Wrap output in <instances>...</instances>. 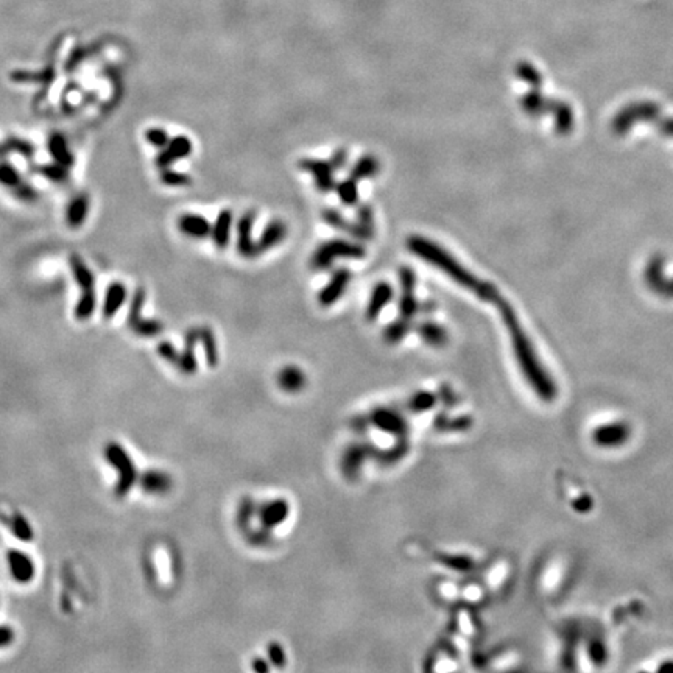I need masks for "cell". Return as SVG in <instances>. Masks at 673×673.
<instances>
[{
    "mask_svg": "<svg viewBox=\"0 0 673 673\" xmlns=\"http://www.w3.org/2000/svg\"><path fill=\"white\" fill-rule=\"evenodd\" d=\"M502 317L510 331L516 359L519 362L524 376L527 378L528 384L532 385L533 390L538 393V396L542 400H553L555 396H557V387H555L551 376H547V373L540 365L538 357H536L532 344H530L528 338L526 335V332L521 329L519 323H517V320L513 313V308L507 304H504Z\"/></svg>",
    "mask_w": 673,
    "mask_h": 673,
    "instance_id": "obj_1",
    "label": "cell"
},
{
    "mask_svg": "<svg viewBox=\"0 0 673 673\" xmlns=\"http://www.w3.org/2000/svg\"><path fill=\"white\" fill-rule=\"evenodd\" d=\"M409 246H410V251L415 252L416 256L425 259V261H429L430 264H434L435 267L443 270L444 273L452 277L454 281L477 293V296H480L483 301H492L497 298V290L494 288L491 284H485L479 281L477 277H474L465 267H461L452 256L448 255V252L443 248H440L438 245L432 243L429 240L421 237H412L409 240Z\"/></svg>",
    "mask_w": 673,
    "mask_h": 673,
    "instance_id": "obj_2",
    "label": "cell"
},
{
    "mask_svg": "<svg viewBox=\"0 0 673 673\" xmlns=\"http://www.w3.org/2000/svg\"><path fill=\"white\" fill-rule=\"evenodd\" d=\"M103 455L108 465L117 471L114 494L117 497L127 496V494L138 485V480H139V471L134 465L131 455L128 454V450L123 448L122 444L116 441H111L104 446Z\"/></svg>",
    "mask_w": 673,
    "mask_h": 673,
    "instance_id": "obj_3",
    "label": "cell"
},
{
    "mask_svg": "<svg viewBox=\"0 0 673 673\" xmlns=\"http://www.w3.org/2000/svg\"><path fill=\"white\" fill-rule=\"evenodd\" d=\"M71 270L73 275V279L82 288V296L75 306V318L80 321L89 320L95 312L97 298H95V279L88 265L80 256H71Z\"/></svg>",
    "mask_w": 673,
    "mask_h": 673,
    "instance_id": "obj_4",
    "label": "cell"
},
{
    "mask_svg": "<svg viewBox=\"0 0 673 673\" xmlns=\"http://www.w3.org/2000/svg\"><path fill=\"white\" fill-rule=\"evenodd\" d=\"M145 302V292L142 288L136 290V293L131 299V306H129V313H128V326L136 335H139L142 338H150L156 337L158 333L164 331L163 323H159L156 320H144L142 318V307H144Z\"/></svg>",
    "mask_w": 673,
    "mask_h": 673,
    "instance_id": "obj_5",
    "label": "cell"
},
{
    "mask_svg": "<svg viewBox=\"0 0 673 673\" xmlns=\"http://www.w3.org/2000/svg\"><path fill=\"white\" fill-rule=\"evenodd\" d=\"M7 566L10 577L19 584H27L36 575V564L27 552L19 548H10L7 552Z\"/></svg>",
    "mask_w": 673,
    "mask_h": 673,
    "instance_id": "obj_6",
    "label": "cell"
},
{
    "mask_svg": "<svg viewBox=\"0 0 673 673\" xmlns=\"http://www.w3.org/2000/svg\"><path fill=\"white\" fill-rule=\"evenodd\" d=\"M192 153V142L186 136H176L160 150L156 156V165L160 169H169L176 160L190 156Z\"/></svg>",
    "mask_w": 673,
    "mask_h": 673,
    "instance_id": "obj_7",
    "label": "cell"
},
{
    "mask_svg": "<svg viewBox=\"0 0 673 673\" xmlns=\"http://www.w3.org/2000/svg\"><path fill=\"white\" fill-rule=\"evenodd\" d=\"M138 485L142 491L150 494V496H164L172 490L174 480L160 469H147V471L139 474Z\"/></svg>",
    "mask_w": 673,
    "mask_h": 673,
    "instance_id": "obj_8",
    "label": "cell"
},
{
    "mask_svg": "<svg viewBox=\"0 0 673 673\" xmlns=\"http://www.w3.org/2000/svg\"><path fill=\"white\" fill-rule=\"evenodd\" d=\"M338 256H351V257H360L363 256V251L359 246L349 245L347 242H331L324 245L323 248L317 251L313 256V265L317 268H326L332 264V259Z\"/></svg>",
    "mask_w": 673,
    "mask_h": 673,
    "instance_id": "obj_9",
    "label": "cell"
},
{
    "mask_svg": "<svg viewBox=\"0 0 673 673\" xmlns=\"http://www.w3.org/2000/svg\"><path fill=\"white\" fill-rule=\"evenodd\" d=\"M259 521H261V527L264 528H275L277 526L287 519L288 516V504L286 500H271V502L264 504L261 508H257Z\"/></svg>",
    "mask_w": 673,
    "mask_h": 673,
    "instance_id": "obj_10",
    "label": "cell"
},
{
    "mask_svg": "<svg viewBox=\"0 0 673 673\" xmlns=\"http://www.w3.org/2000/svg\"><path fill=\"white\" fill-rule=\"evenodd\" d=\"M178 228L180 231L190 239H206L208 236H211L212 226L209 223L208 219L203 217V215L196 214H184L178 220Z\"/></svg>",
    "mask_w": 673,
    "mask_h": 673,
    "instance_id": "obj_11",
    "label": "cell"
},
{
    "mask_svg": "<svg viewBox=\"0 0 673 673\" xmlns=\"http://www.w3.org/2000/svg\"><path fill=\"white\" fill-rule=\"evenodd\" d=\"M252 223H255V214H245L237 223V250L245 257L259 255L257 246L251 239Z\"/></svg>",
    "mask_w": 673,
    "mask_h": 673,
    "instance_id": "obj_12",
    "label": "cell"
},
{
    "mask_svg": "<svg viewBox=\"0 0 673 673\" xmlns=\"http://www.w3.org/2000/svg\"><path fill=\"white\" fill-rule=\"evenodd\" d=\"M89 208H91V201L88 195L80 194L77 196H73L66 211L67 225H69L72 230H77V228L83 226V223L89 215Z\"/></svg>",
    "mask_w": 673,
    "mask_h": 673,
    "instance_id": "obj_13",
    "label": "cell"
},
{
    "mask_svg": "<svg viewBox=\"0 0 673 673\" xmlns=\"http://www.w3.org/2000/svg\"><path fill=\"white\" fill-rule=\"evenodd\" d=\"M125 299H127V287L123 286L122 282L109 284L103 302V317L108 320L116 317L117 312L120 311V307L125 304Z\"/></svg>",
    "mask_w": 673,
    "mask_h": 673,
    "instance_id": "obj_14",
    "label": "cell"
},
{
    "mask_svg": "<svg viewBox=\"0 0 673 673\" xmlns=\"http://www.w3.org/2000/svg\"><path fill=\"white\" fill-rule=\"evenodd\" d=\"M47 148H48V153H50V156L53 159V163H58L61 165H64V167H67V169H69V167H72L73 163H75V158H73V154L71 151L69 145H67V140L64 139L63 134H58V133L52 134L50 138H48Z\"/></svg>",
    "mask_w": 673,
    "mask_h": 673,
    "instance_id": "obj_15",
    "label": "cell"
},
{
    "mask_svg": "<svg viewBox=\"0 0 673 673\" xmlns=\"http://www.w3.org/2000/svg\"><path fill=\"white\" fill-rule=\"evenodd\" d=\"M286 234H287V228H286V225L282 223V221H279V220L271 221V223H268V226L265 228L261 240H259V242L256 243L257 252L268 251V250L273 248V246H276L277 243H281L284 237H286Z\"/></svg>",
    "mask_w": 673,
    "mask_h": 673,
    "instance_id": "obj_16",
    "label": "cell"
},
{
    "mask_svg": "<svg viewBox=\"0 0 673 673\" xmlns=\"http://www.w3.org/2000/svg\"><path fill=\"white\" fill-rule=\"evenodd\" d=\"M200 338L199 329L190 331L186 333V344H184V351L180 354V362H178V368L181 369L183 373L186 374H194L196 371V359H195V343Z\"/></svg>",
    "mask_w": 673,
    "mask_h": 673,
    "instance_id": "obj_17",
    "label": "cell"
},
{
    "mask_svg": "<svg viewBox=\"0 0 673 673\" xmlns=\"http://www.w3.org/2000/svg\"><path fill=\"white\" fill-rule=\"evenodd\" d=\"M349 273L347 270H340L332 277V281L327 284V287L320 295V302L324 306L332 304L333 301L340 298V295L344 292V287L349 282Z\"/></svg>",
    "mask_w": 673,
    "mask_h": 673,
    "instance_id": "obj_18",
    "label": "cell"
},
{
    "mask_svg": "<svg viewBox=\"0 0 673 673\" xmlns=\"http://www.w3.org/2000/svg\"><path fill=\"white\" fill-rule=\"evenodd\" d=\"M231 226H232L231 211H221L217 220H215L211 231V237L214 240V243L217 245V248H225V246H228V243H230Z\"/></svg>",
    "mask_w": 673,
    "mask_h": 673,
    "instance_id": "obj_19",
    "label": "cell"
},
{
    "mask_svg": "<svg viewBox=\"0 0 673 673\" xmlns=\"http://www.w3.org/2000/svg\"><path fill=\"white\" fill-rule=\"evenodd\" d=\"M277 384H279V387L284 391L296 393L304 387L306 378L301 369H298L296 367H286L279 373V376H277Z\"/></svg>",
    "mask_w": 673,
    "mask_h": 673,
    "instance_id": "obj_20",
    "label": "cell"
},
{
    "mask_svg": "<svg viewBox=\"0 0 673 673\" xmlns=\"http://www.w3.org/2000/svg\"><path fill=\"white\" fill-rule=\"evenodd\" d=\"M302 167H304L306 170L311 172V174H313L315 176V181H317V186L321 189V190H331L332 186H333V180H332V175H331V169H329V165L327 164H323V163H317V160H306L304 164H302Z\"/></svg>",
    "mask_w": 673,
    "mask_h": 673,
    "instance_id": "obj_21",
    "label": "cell"
},
{
    "mask_svg": "<svg viewBox=\"0 0 673 673\" xmlns=\"http://www.w3.org/2000/svg\"><path fill=\"white\" fill-rule=\"evenodd\" d=\"M8 527L11 530V533H13L19 541L30 542V541H33V538H35V532H33L32 524H30V521L27 519L26 516H22L19 513L11 516Z\"/></svg>",
    "mask_w": 673,
    "mask_h": 673,
    "instance_id": "obj_22",
    "label": "cell"
},
{
    "mask_svg": "<svg viewBox=\"0 0 673 673\" xmlns=\"http://www.w3.org/2000/svg\"><path fill=\"white\" fill-rule=\"evenodd\" d=\"M391 298V287L388 284H379L378 287L374 288L371 301H369L368 306V317L376 318L379 315V312L384 308L388 301Z\"/></svg>",
    "mask_w": 673,
    "mask_h": 673,
    "instance_id": "obj_23",
    "label": "cell"
},
{
    "mask_svg": "<svg viewBox=\"0 0 673 673\" xmlns=\"http://www.w3.org/2000/svg\"><path fill=\"white\" fill-rule=\"evenodd\" d=\"M11 151L19 153L26 158H32L35 154V147L30 144L28 140H24L19 138H8L5 140L3 145H0V156H3V154Z\"/></svg>",
    "mask_w": 673,
    "mask_h": 673,
    "instance_id": "obj_24",
    "label": "cell"
},
{
    "mask_svg": "<svg viewBox=\"0 0 673 673\" xmlns=\"http://www.w3.org/2000/svg\"><path fill=\"white\" fill-rule=\"evenodd\" d=\"M596 441L603 444V446H614V444H620L622 441H625V429L622 427H605L597 430L596 434Z\"/></svg>",
    "mask_w": 673,
    "mask_h": 673,
    "instance_id": "obj_25",
    "label": "cell"
},
{
    "mask_svg": "<svg viewBox=\"0 0 673 673\" xmlns=\"http://www.w3.org/2000/svg\"><path fill=\"white\" fill-rule=\"evenodd\" d=\"M22 183L24 181L21 178V174L15 169L13 165L8 163H0V184H2V186H5L13 192V190L16 187H19Z\"/></svg>",
    "mask_w": 673,
    "mask_h": 673,
    "instance_id": "obj_26",
    "label": "cell"
},
{
    "mask_svg": "<svg viewBox=\"0 0 673 673\" xmlns=\"http://www.w3.org/2000/svg\"><path fill=\"white\" fill-rule=\"evenodd\" d=\"M35 170L39 172V174L42 176L47 178V180L53 181V183H63V181L67 180V178H69V172H67V167L61 165L58 163L47 164V165H39V167H36Z\"/></svg>",
    "mask_w": 673,
    "mask_h": 673,
    "instance_id": "obj_27",
    "label": "cell"
},
{
    "mask_svg": "<svg viewBox=\"0 0 673 673\" xmlns=\"http://www.w3.org/2000/svg\"><path fill=\"white\" fill-rule=\"evenodd\" d=\"M199 331H200V340L203 342V344H205L208 363L211 367H215V363L219 360V353H217V343H215L214 333L211 329H208V327H203V329Z\"/></svg>",
    "mask_w": 673,
    "mask_h": 673,
    "instance_id": "obj_28",
    "label": "cell"
},
{
    "mask_svg": "<svg viewBox=\"0 0 673 673\" xmlns=\"http://www.w3.org/2000/svg\"><path fill=\"white\" fill-rule=\"evenodd\" d=\"M373 419L380 429H384L387 432H400V429L404 427L403 419H400L398 415H394V413H390V412L376 413Z\"/></svg>",
    "mask_w": 673,
    "mask_h": 673,
    "instance_id": "obj_29",
    "label": "cell"
},
{
    "mask_svg": "<svg viewBox=\"0 0 673 673\" xmlns=\"http://www.w3.org/2000/svg\"><path fill=\"white\" fill-rule=\"evenodd\" d=\"M419 333H421L424 340L430 344H443L446 342V332L436 324H432V323L424 324L421 329H419Z\"/></svg>",
    "mask_w": 673,
    "mask_h": 673,
    "instance_id": "obj_30",
    "label": "cell"
},
{
    "mask_svg": "<svg viewBox=\"0 0 673 673\" xmlns=\"http://www.w3.org/2000/svg\"><path fill=\"white\" fill-rule=\"evenodd\" d=\"M160 181H163L165 186L181 187V186H189V184L192 183V178L186 174H180V172L164 169L163 174H160Z\"/></svg>",
    "mask_w": 673,
    "mask_h": 673,
    "instance_id": "obj_31",
    "label": "cell"
},
{
    "mask_svg": "<svg viewBox=\"0 0 673 673\" xmlns=\"http://www.w3.org/2000/svg\"><path fill=\"white\" fill-rule=\"evenodd\" d=\"M378 169H379L378 160L373 159V158H365L354 167V176L356 178L371 176V175L376 174V172H378Z\"/></svg>",
    "mask_w": 673,
    "mask_h": 673,
    "instance_id": "obj_32",
    "label": "cell"
},
{
    "mask_svg": "<svg viewBox=\"0 0 673 673\" xmlns=\"http://www.w3.org/2000/svg\"><path fill=\"white\" fill-rule=\"evenodd\" d=\"M145 139H147V142H150V144L153 147H156V148H164L170 142L169 134H167V131H164V129H160V128L147 129Z\"/></svg>",
    "mask_w": 673,
    "mask_h": 673,
    "instance_id": "obj_33",
    "label": "cell"
},
{
    "mask_svg": "<svg viewBox=\"0 0 673 673\" xmlns=\"http://www.w3.org/2000/svg\"><path fill=\"white\" fill-rule=\"evenodd\" d=\"M338 194H340L343 203H347V205H354L357 201V189L353 181L342 183L340 186H338Z\"/></svg>",
    "mask_w": 673,
    "mask_h": 673,
    "instance_id": "obj_34",
    "label": "cell"
},
{
    "mask_svg": "<svg viewBox=\"0 0 673 673\" xmlns=\"http://www.w3.org/2000/svg\"><path fill=\"white\" fill-rule=\"evenodd\" d=\"M158 354L163 357V359H165L167 362H170V363H174V365L178 367V362H180V353L172 347V343L169 342H163L158 347Z\"/></svg>",
    "mask_w": 673,
    "mask_h": 673,
    "instance_id": "obj_35",
    "label": "cell"
},
{
    "mask_svg": "<svg viewBox=\"0 0 673 673\" xmlns=\"http://www.w3.org/2000/svg\"><path fill=\"white\" fill-rule=\"evenodd\" d=\"M400 308H403V315L405 318H410L416 313V302L415 298H413V290H404V299L403 304H400Z\"/></svg>",
    "mask_w": 673,
    "mask_h": 673,
    "instance_id": "obj_36",
    "label": "cell"
},
{
    "mask_svg": "<svg viewBox=\"0 0 673 673\" xmlns=\"http://www.w3.org/2000/svg\"><path fill=\"white\" fill-rule=\"evenodd\" d=\"M360 460H362L360 450H357V452L356 450H351V452H348L347 457H344V471L349 474H354L360 466Z\"/></svg>",
    "mask_w": 673,
    "mask_h": 673,
    "instance_id": "obj_37",
    "label": "cell"
},
{
    "mask_svg": "<svg viewBox=\"0 0 673 673\" xmlns=\"http://www.w3.org/2000/svg\"><path fill=\"white\" fill-rule=\"evenodd\" d=\"M268 656L271 663H273L276 667H282L286 664V653H284L282 647L279 644H270Z\"/></svg>",
    "mask_w": 673,
    "mask_h": 673,
    "instance_id": "obj_38",
    "label": "cell"
},
{
    "mask_svg": "<svg viewBox=\"0 0 673 673\" xmlns=\"http://www.w3.org/2000/svg\"><path fill=\"white\" fill-rule=\"evenodd\" d=\"M16 633L15 629L8 625H0V648H5L15 642Z\"/></svg>",
    "mask_w": 673,
    "mask_h": 673,
    "instance_id": "obj_39",
    "label": "cell"
},
{
    "mask_svg": "<svg viewBox=\"0 0 673 673\" xmlns=\"http://www.w3.org/2000/svg\"><path fill=\"white\" fill-rule=\"evenodd\" d=\"M404 332H405V324L404 323H394L391 324L390 327H388V331H387V335H388V340H399V338H403L404 335Z\"/></svg>",
    "mask_w": 673,
    "mask_h": 673,
    "instance_id": "obj_40",
    "label": "cell"
},
{
    "mask_svg": "<svg viewBox=\"0 0 673 673\" xmlns=\"http://www.w3.org/2000/svg\"><path fill=\"white\" fill-rule=\"evenodd\" d=\"M432 404H434V396H430V394H419V396L413 400V407L418 410L429 409V407H432Z\"/></svg>",
    "mask_w": 673,
    "mask_h": 673,
    "instance_id": "obj_41",
    "label": "cell"
},
{
    "mask_svg": "<svg viewBox=\"0 0 673 673\" xmlns=\"http://www.w3.org/2000/svg\"><path fill=\"white\" fill-rule=\"evenodd\" d=\"M252 669H255L256 672H267L268 670V665L264 663V661L261 659H256L255 663H252Z\"/></svg>",
    "mask_w": 673,
    "mask_h": 673,
    "instance_id": "obj_42",
    "label": "cell"
},
{
    "mask_svg": "<svg viewBox=\"0 0 673 673\" xmlns=\"http://www.w3.org/2000/svg\"><path fill=\"white\" fill-rule=\"evenodd\" d=\"M665 669H673V664H670V665H663V667H659V670H665Z\"/></svg>",
    "mask_w": 673,
    "mask_h": 673,
    "instance_id": "obj_43",
    "label": "cell"
}]
</instances>
